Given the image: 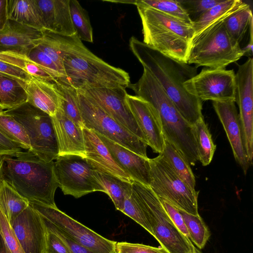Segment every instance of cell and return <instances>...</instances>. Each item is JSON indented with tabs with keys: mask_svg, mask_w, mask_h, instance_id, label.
<instances>
[{
	"mask_svg": "<svg viewBox=\"0 0 253 253\" xmlns=\"http://www.w3.org/2000/svg\"><path fill=\"white\" fill-rule=\"evenodd\" d=\"M129 46L143 69L159 83L189 124L193 126L203 118L202 101L184 86L185 82L197 74V67L172 59L134 37L129 39Z\"/></svg>",
	"mask_w": 253,
	"mask_h": 253,
	"instance_id": "6da1fadb",
	"label": "cell"
},
{
	"mask_svg": "<svg viewBox=\"0 0 253 253\" xmlns=\"http://www.w3.org/2000/svg\"><path fill=\"white\" fill-rule=\"evenodd\" d=\"M65 77L58 80L77 90L96 88L128 87V73L114 67L92 53L77 35H57Z\"/></svg>",
	"mask_w": 253,
	"mask_h": 253,
	"instance_id": "7a4b0ae2",
	"label": "cell"
},
{
	"mask_svg": "<svg viewBox=\"0 0 253 253\" xmlns=\"http://www.w3.org/2000/svg\"><path fill=\"white\" fill-rule=\"evenodd\" d=\"M128 87L149 102L156 111L165 139L173 145L190 165L198 160L193 126L182 116L161 85L146 69Z\"/></svg>",
	"mask_w": 253,
	"mask_h": 253,
	"instance_id": "3957f363",
	"label": "cell"
},
{
	"mask_svg": "<svg viewBox=\"0 0 253 253\" xmlns=\"http://www.w3.org/2000/svg\"><path fill=\"white\" fill-rule=\"evenodd\" d=\"M2 158L3 178L29 203L57 207L53 161L45 162L29 150Z\"/></svg>",
	"mask_w": 253,
	"mask_h": 253,
	"instance_id": "277c9868",
	"label": "cell"
},
{
	"mask_svg": "<svg viewBox=\"0 0 253 253\" xmlns=\"http://www.w3.org/2000/svg\"><path fill=\"white\" fill-rule=\"evenodd\" d=\"M136 7L142 25L143 42L172 59L187 63L195 36L192 25L152 8Z\"/></svg>",
	"mask_w": 253,
	"mask_h": 253,
	"instance_id": "5b68a950",
	"label": "cell"
},
{
	"mask_svg": "<svg viewBox=\"0 0 253 253\" xmlns=\"http://www.w3.org/2000/svg\"><path fill=\"white\" fill-rule=\"evenodd\" d=\"M131 184L133 195L161 247L169 253H195V246L174 225L150 187L133 180Z\"/></svg>",
	"mask_w": 253,
	"mask_h": 253,
	"instance_id": "8992f818",
	"label": "cell"
},
{
	"mask_svg": "<svg viewBox=\"0 0 253 253\" xmlns=\"http://www.w3.org/2000/svg\"><path fill=\"white\" fill-rule=\"evenodd\" d=\"M225 19L215 22L194 37L188 56V64H194L197 68H225L244 56L240 44L228 33Z\"/></svg>",
	"mask_w": 253,
	"mask_h": 253,
	"instance_id": "52a82bcc",
	"label": "cell"
},
{
	"mask_svg": "<svg viewBox=\"0 0 253 253\" xmlns=\"http://www.w3.org/2000/svg\"><path fill=\"white\" fill-rule=\"evenodd\" d=\"M5 111L24 127L30 143L29 151L46 162L57 159L59 148L51 117L27 102Z\"/></svg>",
	"mask_w": 253,
	"mask_h": 253,
	"instance_id": "ba28073f",
	"label": "cell"
},
{
	"mask_svg": "<svg viewBox=\"0 0 253 253\" xmlns=\"http://www.w3.org/2000/svg\"><path fill=\"white\" fill-rule=\"evenodd\" d=\"M151 180L149 187L160 198L175 207L198 215V192L192 189L160 155L149 159Z\"/></svg>",
	"mask_w": 253,
	"mask_h": 253,
	"instance_id": "9c48e42d",
	"label": "cell"
},
{
	"mask_svg": "<svg viewBox=\"0 0 253 253\" xmlns=\"http://www.w3.org/2000/svg\"><path fill=\"white\" fill-rule=\"evenodd\" d=\"M84 126L145 158L147 144L115 121L77 90Z\"/></svg>",
	"mask_w": 253,
	"mask_h": 253,
	"instance_id": "30bf717a",
	"label": "cell"
},
{
	"mask_svg": "<svg viewBox=\"0 0 253 253\" xmlns=\"http://www.w3.org/2000/svg\"><path fill=\"white\" fill-rule=\"evenodd\" d=\"M54 173L58 187L64 195L76 198L105 190L85 158L77 155L59 156L54 162Z\"/></svg>",
	"mask_w": 253,
	"mask_h": 253,
	"instance_id": "8fae6325",
	"label": "cell"
},
{
	"mask_svg": "<svg viewBox=\"0 0 253 253\" xmlns=\"http://www.w3.org/2000/svg\"><path fill=\"white\" fill-rule=\"evenodd\" d=\"M29 204L41 216L80 245L94 253H116V241L101 236L57 207Z\"/></svg>",
	"mask_w": 253,
	"mask_h": 253,
	"instance_id": "7c38bea8",
	"label": "cell"
},
{
	"mask_svg": "<svg viewBox=\"0 0 253 253\" xmlns=\"http://www.w3.org/2000/svg\"><path fill=\"white\" fill-rule=\"evenodd\" d=\"M186 89L202 101H234L236 77L233 70L204 68L184 84Z\"/></svg>",
	"mask_w": 253,
	"mask_h": 253,
	"instance_id": "4fadbf2b",
	"label": "cell"
},
{
	"mask_svg": "<svg viewBox=\"0 0 253 253\" xmlns=\"http://www.w3.org/2000/svg\"><path fill=\"white\" fill-rule=\"evenodd\" d=\"M125 87L78 90L89 98L115 121L142 141L146 138L139 127L126 101Z\"/></svg>",
	"mask_w": 253,
	"mask_h": 253,
	"instance_id": "5bb4252c",
	"label": "cell"
},
{
	"mask_svg": "<svg viewBox=\"0 0 253 253\" xmlns=\"http://www.w3.org/2000/svg\"><path fill=\"white\" fill-rule=\"evenodd\" d=\"M236 77L235 102L239 110V119L248 155L253 154V59L249 57L238 65Z\"/></svg>",
	"mask_w": 253,
	"mask_h": 253,
	"instance_id": "9a60e30c",
	"label": "cell"
},
{
	"mask_svg": "<svg viewBox=\"0 0 253 253\" xmlns=\"http://www.w3.org/2000/svg\"><path fill=\"white\" fill-rule=\"evenodd\" d=\"M10 224L25 253H44L46 227L30 204Z\"/></svg>",
	"mask_w": 253,
	"mask_h": 253,
	"instance_id": "2e32d148",
	"label": "cell"
},
{
	"mask_svg": "<svg viewBox=\"0 0 253 253\" xmlns=\"http://www.w3.org/2000/svg\"><path fill=\"white\" fill-rule=\"evenodd\" d=\"M212 105L223 126L234 158L246 175L250 165L245 148L242 128L235 102L212 101Z\"/></svg>",
	"mask_w": 253,
	"mask_h": 253,
	"instance_id": "e0dca14e",
	"label": "cell"
},
{
	"mask_svg": "<svg viewBox=\"0 0 253 253\" xmlns=\"http://www.w3.org/2000/svg\"><path fill=\"white\" fill-rule=\"evenodd\" d=\"M126 101L145 135L148 145L154 152L161 153L164 148L165 139L156 111L149 102L136 95L127 93Z\"/></svg>",
	"mask_w": 253,
	"mask_h": 253,
	"instance_id": "ac0fdd59",
	"label": "cell"
},
{
	"mask_svg": "<svg viewBox=\"0 0 253 253\" xmlns=\"http://www.w3.org/2000/svg\"><path fill=\"white\" fill-rule=\"evenodd\" d=\"M96 133L106 146L115 161L131 179L149 186L151 180L149 158L141 156Z\"/></svg>",
	"mask_w": 253,
	"mask_h": 253,
	"instance_id": "d6986e66",
	"label": "cell"
},
{
	"mask_svg": "<svg viewBox=\"0 0 253 253\" xmlns=\"http://www.w3.org/2000/svg\"><path fill=\"white\" fill-rule=\"evenodd\" d=\"M82 129L85 159L88 163L96 169L110 173L131 183L132 179L115 161L107 147L96 133L84 126Z\"/></svg>",
	"mask_w": 253,
	"mask_h": 253,
	"instance_id": "ffe728a7",
	"label": "cell"
},
{
	"mask_svg": "<svg viewBox=\"0 0 253 253\" xmlns=\"http://www.w3.org/2000/svg\"><path fill=\"white\" fill-rule=\"evenodd\" d=\"M51 118L58 144L59 156L77 155L85 158L82 128L68 118L59 107Z\"/></svg>",
	"mask_w": 253,
	"mask_h": 253,
	"instance_id": "44dd1931",
	"label": "cell"
},
{
	"mask_svg": "<svg viewBox=\"0 0 253 253\" xmlns=\"http://www.w3.org/2000/svg\"><path fill=\"white\" fill-rule=\"evenodd\" d=\"M44 31L64 36L76 34L71 20L69 0H35Z\"/></svg>",
	"mask_w": 253,
	"mask_h": 253,
	"instance_id": "7402d4cb",
	"label": "cell"
},
{
	"mask_svg": "<svg viewBox=\"0 0 253 253\" xmlns=\"http://www.w3.org/2000/svg\"><path fill=\"white\" fill-rule=\"evenodd\" d=\"M42 36L43 32L8 20L5 27L0 31V51L27 54Z\"/></svg>",
	"mask_w": 253,
	"mask_h": 253,
	"instance_id": "603a6c76",
	"label": "cell"
},
{
	"mask_svg": "<svg viewBox=\"0 0 253 253\" xmlns=\"http://www.w3.org/2000/svg\"><path fill=\"white\" fill-rule=\"evenodd\" d=\"M25 90L27 102L50 117L56 114L60 96L55 84L32 76L26 82H20Z\"/></svg>",
	"mask_w": 253,
	"mask_h": 253,
	"instance_id": "cb8c5ba5",
	"label": "cell"
},
{
	"mask_svg": "<svg viewBox=\"0 0 253 253\" xmlns=\"http://www.w3.org/2000/svg\"><path fill=\"white\" fill-rule=\"evenodd\" d=\"M8 19L43 32V22L35 0H7Z\"/></svg>",
	"mask_w": 253,
	"mask_h": 253,
	"instance_id": "d4e9b609",
	"label": "cell"
},
{
	"mask_svg": "<svg viewBox=\"0 0 253 253\" xmlns=\"http://www.w3.org/2000/svg\"><path fill=\"white\" fill-rule=\"evenodd\" d=\"M247 4L241 0H222L192 22L195 36L215 22L228 17Z\"/></svg>",
	"mask_w": 253,
	"mask_h": 253,
	"instance_id": "484cf974",
	"label": "cell"
},
{
	"mask_svg": "<svg viewBox=\"0 0 253 253\" xmlns=\"http://www.w3.org/2000/svg\"><path fill=\"white\" fill-rule=\"evenodd\" d=\"M29 205V201L8 181L4 178L0 181V210L9 223Z\"/></svg>",
	"mask_w": 253,
	"mask_h": 253,
	"instance_id": "4316f807",
	"label": "cell"
},
{
	"mask_svg": "<svg viewBox=\"0 0 253 253\" xmlns=\"http://www.w3.org/2000/svg\"><path fill=\"white\" fill-rule=\"evenodd\" d=\"M27 102V94L21 83L0 74V109L10 110Z\"/></svg>",
	"mask_w": 253,
	"mask_h": 253,
	"instance_id": "83f0119b",
	"label": "cell"
},
{
	"mask_svg": "<svg viewBox=\"0 0 253 253\" xmlns=\"http://www.w3.org/2000/svg\"><path fill=\"white\" fill-rule=\"evenodd\" d=\"M54 83L60 96L58 107L76 125L81 128L84 127L77 90L70 85L58 80H56Z\"/></svg>",
	"mask_w": 253,
	"mask_h": 253,
	"instance_id": "f1b7e54d",
	"label": "cell"
},
{
	"mask_svg": "<svg viewBox=\"0 0 253 253\" xmlns=\"http://www.w3.org/2000/svg\"><path fill=\"white\" fill-rule=\"evenodd\" d=\"M159 155L192 189L195 190L196 180L190 165L179 151L165 139L163 150Z\"/></svg>",
	"mask_w": 253,
	"mask_h": 253,
	"instance_id": "f546056e",
	"label": "cell"
},
{
	"mask_svg": "<svg viewBox=\"0 0 253 253\" xmlns=\"http://www.w3.org/2000/svg\"><path fill=\"white\" fill-rule=\"evenodd\" d=\"M94 169L95 175L104 187L105 193L110 197L116 210L122 212L125 192L131 186V183L110 173Z\"/></svg>",
	"mask_w": 253,
	"mask_h": 253,
	"instance_id": "4dcf8cb0",
	"label": "cell"
},
{
	"mask_svg": "<svg viewBox=\"0 0 253 253\" xmlns=\"http://www.w3.org/2000/svg\"><path fill=\"white\" fill-rule=\"evenodd\" d=\"M252 23V12L248 4L229 16L224 21L225 26L229 36L239 44Z\"/></svg>",
	"mask_w": 253,
	"mask_h": 253,
	"instance_id": "1f68e13d",
	"label": "cell"
},
{
	"mask_svg": "<svg viewBox=\"0 0 253 253\" xmlns=\"http://www.w3.org/2000/svg\"><path fill=\"white\" fill-rule=\"evenodd\" d=\"M193 128L198 160L203 166H208L212 159L216 145L212 141L211 135L204 118L196 123Z\"/></svg>",
	"mask_w": 253,
	"mask_h": 253,
	"instance_id": "d6a6232c",
	"label": "cell"
},
{
	"mask_svg": "<svg viewBox=\"0 0 253 253\" xmlns=\"http://www.w3.org/2000/svg\"><path fill=\"white\" fill-rule=\"evenodd\" d=\"M0 132L22 149L30 150L29 139L23 126L11 115L0 109Z\"/></svg>",
	"mask_w": 253,
	"mask_h": 253,
	"instance_id": "836d02e7",
	"label": "cell"
},
{
	"mask_svg": "<svg viewBox=\"0 0 253 253\" xmlns=\"http://www.w3.org/2000/svg\"><path fill=\"white\" fill-rule=\"evenodd\" d=\"M136 6L148 7L162 12L179 21L192 25V21L178 0H135Z\"/></svg>",
	"mask_w": 253,
	"mask_h": 253,
	"instance_id": "e575fe53",
	"label": "cell"
},
{
	"mask_svg": "<svg viewBox=\"0 0 253 253\" xmlns=\"http://www.w3.org/2000/svg\"><path fill=\"white\" fill-rule=\"evenodd\" d=\"M182 216L189 234V239L199 249L205 246L210 236V230L203 220L198 215L189 213L176 208Z\"/></svg>",
	"mask_w": 253,
	"mask_h": 253,
	"instance_id": "d590c367",
	"label": "cell"
},
{
	"mask_svg": "<svg viewBox=\"0 0 253 253\" xmlns=\"http://www.w3.org/2000/svg\"><path fill=\"white\" fill-rule=\"evenodd\" d=\"M71 20L76 35L81 41L93 42V31L86 10L76 0H69Z\"/></svg>",
	"mask_w": 253,
	"mask_h": 253,
	"instance_id": "8d00e7d4",
	"label": "cell"
},
{
	"mask_svg": "<svg viewBox=\"0 0 253 253\" xmlns=\"http://www.w3.org/2000/svg\"><path fill=\"white\" fill-rule=\"evenodd\" d=\"M122 212L139 224L154 236L152 229L133 195L132 184L131 186L125 192L123 209Z\"/></svg>",
	"mask_w": 253,
	"mask_h": 253,
	"instance_id": "74e56055",
	"label": "cell"
},
{
	"mask_svg": "<svg viewBox=\"0 0 253 253\" xmlns=\"http://www.w3.org/2000/svg\"><path fill=\"white\" fill-rule=\"evenodd\" d=\"M26 55L29 59L42 67L56 80L63 78L56 64L37 45L31 48Z\"/></svg>",
	"mask_w": 253,
	"mask_h": 253,
	"instance_id": "f35d334b",
	"label": "cell"
},
{
	"mask_svg": "<svg viewBox=\"0 0 253 253\" xmlns=\"http://www.w3.org/2000/svg\"><path fill=\"white\" fill-rule=\"evenodd\" d=\"M222 0H178L192 22Z\"/></svg>",
	"mask_w": 253,
	"mask_h": 253,
	"instance_id": "ab89813d",
	"label": "cell"
},
{
	"mask_svg": "<svg viewBox=\"0 0 253 253\" xmlns=\"http://www.w3.org/2000/svg\"><path fill=\"white\" fill-rule=\"evenodd\" d=\"M0 233L11 253H25L10 223L0 210Z\"/></svg>",
	"mask_w": 253,
	"mask_h": 253,
	"instance_id": "60d3db41",
	"label": "cell"
},
{
	"mask_svg": "<svg viewBox=\"0 0 253 253\" xmlns=\"http://www.w3.org/2000/svg\"><path fill=\"white\" fill-rule=\"evenodd\" d=\"M116 248V251L122 253H169L162 247L127 242H117Z\"/></svg>",
	"mask_w": 253,
	"mask_h": 253,
	"instance_id": "b9f144b4",
	"label": "cell"
},
{
	"mask_svg": "<svg viewBox=\"0 0 253 253\" xmlns=\"http://www.w3.org/2000/svg\"><path fill=\"white\" fill-rule=\"evenodd\" d=\"M46 229L44 253H71L68 246L57 234L46 227Z\"/></svg>",
	"mask_w": 253,
	"mask_h": 253,
	"instance_id": "7bdbcfd3",
	"label": "cell"
},
{
	"mask_svg": "<svg viewBox=\"0 0 253 253\" xmlns=\"http://www.w3.org/2000/svg\"><path fill=\"white\" fill-rule=\"evenodd\" d=\"M42 218L46 227L57 234L63 240L69 247L71 253H94L76 243L50 221L42 216Z\"/></svg>",
	"mask_w": 253,
	"mask_h": 253,
	"instance_id": "ee69618b",
	"label": "cell"
},
{
	"mask_svg": "<svg viewBox=\"0 0 253 253\" xmlns=\"http://www.w3.org/2000/svg\"><path fill=\"white\" fill-rule=\"evenodd\" d=\"M0 74L22 83L30 80L32 77L21 68L0 61Z\"/></svg>",
	"mask_w": 253,
	"mask_h": 253,
	"instance_id": "f6af8a7d",
	"label": "cell"
},
{
	"mask_svg": "<svg viewBox=\"0 0 253 253\" xmlns=\"http://www.w3.org/2000/svg\"><path fill=\"white\" fill-rule=\"evenodd\" d=\"M159 199L165 210L174 225L183 234L189 239V234L187 229L181 215L176 208L167 200L162 198H159Z\"/></svg>",
	"mask_w": 253,
	"mask_h": 253,
	"instance_id": "bcb514c9",
	"label": "cell"
},
{
	"mask_svg": "<svg viewBox=\"0 0 253 253\" xmlns=\"http://www.w3.org/2000/svg\"><path fill=\"white\" fill-rule=\"evenodd\" d=\"M0 61L19 67L24 70L27 62H32L26 54L14 51H0Z\"/></svg>",
	"mask_w": 253,
	"mask_h": 253,
	"instance_id": "7dc6e473",
	"label": "cell"
},
{
	"mask_svg": "<svg viewBox=\"0 0 253 253\" xmlns=\"http://www.w3.org/2000/svg\"><path fill=\"white\" fill-rule=\"evenodd\" d=\"M24 70L32 76L54 83L57 80L42 67L34 62H27Z\"/></svg>",
	"mask_w": 253,
	"mask_h": 253,
	"instance_id": "c3c4849f",
	"label": "cell"
},
{
	"mask_svg": "<svg viewBox=\"0 0 253 253\" xmlns=\"http://www.w3.org/2000/svg\"><path fill=\"white\" fill-rule=\"evenodd\" d=\"M22 150L0 132V156H12L22 151Z\"/></svg>",
	"mask_w": 253,
	"mask_h": 253,
	"instance_id": "681fc988",
	"label": "cell"
},
{
	"mask_svg": "<svg viewBox=\"0 0 253 253\" xmlns=\"http://www.w3.org/2000/svg\"><path fill=\"white\" fill-rule=\"evenodd\" d=\"M8 20L7 0H0V31L5 27Z\"/></svg>",
	"mask_w": 253,
	"mask_h": 253,
	"instance_id": "f907efd6",
	"label": "cell"
},
{
	"mask_svg": "<svg viewBox=\"0 0 253 253\" xmlns=\"http://www.w3.org/2000/svg\"><path fill=\"white\" fill-rule=\"evenodd\" d=\"M249 29L250 32V41L247 45L245 48H242V49L244 52V55L249 56L250 57V56H252L253 55V23L251 24Z\"/></svg>",
	"mask_w": 253,
	"mask_h": 253,
	"instance_id": "816d5d0a",
	"label": "cell"
},
{
	"mask_svg": "<svg viewBox=\"0 0 253 253\" xmlns=\"http://www.w3.org/2000/svg\"><path fill=\"white\" fill-rule=\"evenodd\" d=\"M0 253H11L6 246L5 241L0 233Z\"/></svg>",
	"mask_w": 253,
	"mask_h": 253,
	"instance_id": "f5cc1de1",
	"label": "cell"
},
{
	"mask_svg": "<svg viewBox=\"0 0 253 253\" xmlns=\"http://www.w3.org/2000/svg\"><path fill=\"white\" fill-rule=\"evenodd\" d=\"M3 178V158L0 156V181Z\"/></svg>",
	"mask_w": 253,
	"mask_h": 253,
	"instance_id": "db71d44e",
	"label": "cell"
},
{
	"mask_svg": "<svg viewBox=\"0 0 253 253\" xmlns=\"http://www.w3.org/2000/svg\"><path fill=\"white\" fill-rule=\"evenodd\" d=\"M195 253H203L200 250H199L196 248H195Z\"/></svg>",
	"mask_w": 253,
	"mask_h": 253,
	"instance_id": "11a10c76",
	"label": "cell"
},
{
	"mask_svg": "<svg viewBox=\"0 0 253 253\" xmlns=\"http://www.w3.org/2000/svg\"><path fill=\"white\" fill-rule=\"evenodd\" d=\"M116 253H120V252L116 251Z\"/></svg>",
	"mask_w": 253,
	"mask_h": 253,
	"instance_id": "9f6ffc18",
	"label": "cell"
}]
</instances>
